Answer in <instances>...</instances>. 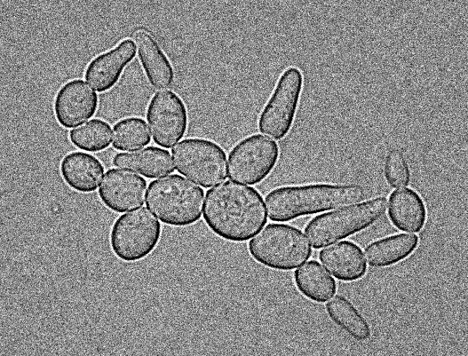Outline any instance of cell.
Wrapping results in <instances>:
<instances>
[{"label":"cell","instance_id":"obj_1","mask_svg":"<svg viewBox=\"0 0 468 356\" xmlns=\"http://www.w3.org/2000/svg\"><path fill=\"white\" fill-rule=\"evenodd\" d=\"M203 218L217 236L242 242L263 228L267 213L258 191L235 181H225L206 192Z\"/></svg>","mask_w":468,"mask_h":356},{"label":"cell","instance_id":"obj_2","mask_svg":"<svg viewBox=\"0 0 468 356\" xmlns=\"http://www.w3.org/2000/svg\"><path fill=\"white\" fill-rule=\"evenodd\" d=\"M364 197L357 185L308 184L275 188L266 196V205L272 221L288 222L349 206Z\"/></svg>","mask_w":468,"mask_h":356},{"label":"cell","instance_id":"obj_3","mask_svg":"<svg viewBox=\"0 0 468 356\" xmlns=\"http://www.w3.org/2000/svg\"><path fill=\"white\" fill-rule=\"evenodd\" d=\"M203 195L201 187L173 174L149 184L146 204L163 223L182 227L201 218Z\"/></svg>","mask_w":468,"mask_h":356},{"label":"cell","instance_id":"obj_4","mask_svg":"<svg viewBox=\"0 0 468 356\" xmlns=\"http://www.w3.org/2000/svg\"><path fill=\"white\" fill-rule=\"evenodd\" d=\"M387 200L377 197L314 217L305 228L314 249H321L355 234L385 213Z\"/></svg>","mask_w":468,"mask_h":356},{"label":"cell","instance_id":"obj_5","mask_svg":"<svg viewBox=\"0 0 468 356\" xmlns=\"http://www.w3.org/2000/svg\"><path fill=\"white\" fill-rule=\"evenodd\" d=\"M252 258L278 271H291L312 255L311 245L301 230L285 224H269L248 243Z\"/></svg>","mask_w":468,"mask_h":356},{"label":"cell","instance_id":"obj_6","mask_svg":"<svg viewBox=\"0 0 468 356\" xmlns=\"http://www.w3.org/2000/svg\"><path fill=\"white\" fill-rule=\"evenodd\" d=\"M162 226L147 208L121 215L114 222L109 241L114 254L124 262L146 258L159 243Z\"/></svg>","mask_w":468,"mask_h":356},{"label":"cell","instance_id":"obj_7","mask_svg":"<svg viewBox=\"0 0 468 356\" xmlns=\"http://www.w3.org/2000/svg\"><path fill=\"white\" fill-rule=\"evenodd\" d=\"M176 170L203 187L226 178V154L216 142L201 138L182 140L171 150Z\"/></svg>","mask_w":468,"mask_h":356},{"label":"cell","instance_id":"obj_8","mask_svg":"<svg viewBox=\"0 0 468 356\" xmlns=\"http://www.w3.org/2000/svg\"><path fill=\"white\" fill-rule=\"evenodd\" d=\"M304 85L300 69L290 67L278 79L275 88L258 119L260 132L274 139L283 138L290 131Z\"/></svg>","mask_w":468,"mask_h":356},{"label":"cell","instance_id":"obj_9","mask_svg":"<svg viewBox=\"0 0 468 356\" xmlns=\"http://www.w3.org/2000/svg\"><path fill=\"white\" fill-rule=\"evenodd\" d=\"M280 155L277 143L261 134L239 141L228 155V176L239 183L257 185L274 169Z\"/></svg>","mask_w":468,"mask_h":356},{"label":"cell","instance_id":"obj_10","mask_svg":"<svg viewBox=\"0 0 468 356\" xmlns=\"http://www.w3.org/2000/svg\"><path fill=\"white\" fill-rule=\"evenodd\" d=\"M147 120L155 143L172 147L186 134L188 115L182 99L172 91H160L151 99Z\"/></svg>","mask_w":468,"mask_h":356},{"label":"cell","instance_id":"obj_11","mask_svg":"<svg viewBox=\"0 0 468 356\" xmlns=\"http://www.w3.org/2000/svg\"><path fill=\"white\" fill-rule=\"evenodd\" d=\"M98 103V94L84 81L70 80L55 95V118L64 128L75 127L95 115Z\"/></svg>","mask_w":468,"mask_h":356},{"label":"cell","instance_id":"obj_12","mask_svg":"<svg viewBox=\"0 0 468 356\" xmlns=\"http://www.w3.org/2000/svg\"><path fill=\"white\" fill-rule=\"evenodd\" d=\"M147 181L130 171L110 169L99 186V196L109 210L122 213L144 204Z\"/></svg>","mask_w":468,"mask_h":356},{"label":"cell","instance_id":"obj_13","mask_svg":"<svg viewBox=\"0 0 468 356\" xmlns=\"http://www.w3.org/2000/svg\"><path fill=\"white\" fill-rule=\"evenodd\" d=\"M135 54L134 42L124 39L114 48L92 59L85 69L84 77L96 91H107L115 85Z\"/></svg>","mask_w":468,"mask_h":356},{"label":"cell","instance_id":"obj_14","mask_svg":"<svg viewBox=\"0 0 468 356\" xmlns=\"http://www.w3.org/2000/svg\"><path fill=\"white\" fill-rule=\"evenodd\" d=\"M132 38L151 85L156 89L170 87L174 81V70L155 37L147 30L138 28L132 33Z\"/></svg>","mask_w":468,"mask_h":356},{"label":"cell","instance_id":"obj_15","mask_svg":"<svg viewBox=\"0 0 468 356\" xmlns=\"http://www.w3.org/2000/svg\"><path fill=\"white\" fill-rule=\"evenodd\" d=\"M319 258L324 267L342 281H358L367 273L361 249L351 241H344L321 250Z\"/></svg>","mask_w":468,"mask_h":356},{"label":"cell","instance_id":"obj_16","mask_svg":"<svg viewBox=\"0 0 468 356\" xmlns=\"http://www.w3.org/2000/svg\"><path fill=\"white\" fill-rule=\"evenodd\" d=\"M59 170L69 187L79 193L89 194L99 186L104 174V166L90 154L72 152L62 158Z\"/></svg>","mask_w":468,"mask_h":356},{"label":"cell","instance_id":"obj_17","mask_svg":"<svg viewBox=\"0 0 468 356\" xmlns=\"http://www.w3.org/2000/svg\"><path fill=\"white\" fill-rule=\"evenodd\" d=\"M388 216L399 230L419 233L426 223L427 209L418 193L411 188H402L391 194Z\"/></svg>","mask_w":468,"mask_h":356},{"label":"cell","instance_id":"obj_18","mask_svg":"<svg viewBox=\"0 0 468 356\" xmlns=\"http://www.w3.org/2000/svg\"><path fill=\"white\" fill-rule=\"evenodd\" d=\"M113 164L137 172L147 178L163 177L174 170L170 153L156 146L118 153L113 158Z\"/></svg>","mask_w":468,"mask_h":356},{"label":"cell","instance_id":"obj_19","mask_svg":"<svg viewBox=\"0 0 468 356\" xmlns=\"http://www.w3.org/2000/svg\"><path fill=\"white\" fill-rule=\"evenodd\" d=\"M418 243L417 235L399 233L370 243L364 253L370 266L388 267L408 258L416 249Z\"/></svg>","mask_w":468,"mask_h":356},{"label":"cell","instance_id":"obj_20","mask_svg":"<svg viewBox=\"0 0 468 356\" xmlns=\"http://www.w3.org/2000/svg\"><path fill=\"white\" fill-rule=\"evenodd\" d=\"M297 290L307 299L325 303L337 291L335 280L315 260L305 263L294 273Z\"/></svg>","mask_w":468,"mask_h":356},{"label":"cell","instance_id":"obj_21","mask_svg":"<svg viewBox=\"0 0 468 356\" xmlns=\"http://www.w3.org/2000/svg\"><path fill=\"white\" fill-rule=\"evenodd\" d=\"M329 318L342 330L357 341H366L371 336V328L367 320L345 297L337 295L327 305Z\"/></svg>","mask_w":468,"mask_h":356},{"label":"cell","instance_id":"obj_22","mask_svg":"<svg viewBox=\"0 0 468 356\" xmlns=\"http://www.w3.org/2000/svg\"><path fill=\"white\" fill-rule=\"evenodd\" d=\"M111 127L100 119H92L69 132V140L77 148L88 152H99L111 143Z\"/></svg>","mask_w":468,"mask_h":356},{"label":"cell","instance_id":"obj_23","mask_svg":"<svg viewBox=\"0 0 468 356\" xmlns=\"http://www.w3.org/2000/svg\"><path fill=\"white\" fill-rule=\"evenodd\" d=\"M146 122L139 117L120 120L114 126L113 146L117 150L137 149L150 143Z\"/></svg>","mask_w":468,"mask_h":356},{"label":"cell","instance_id":"obj_24","mask_svg":"<svg viewBox=\"0 0 468 356\" xmlns=\"http://www.w3.org/2000/svg\"><path fill=\"white\" fill-rule=\"evenodd\" d=\"M385 178L393 188L407 186L410 182V170L403 154L397 149L388 152L384 166Z\"/></svg>","mask_w":468,"mask_h":356}]
</instances>
